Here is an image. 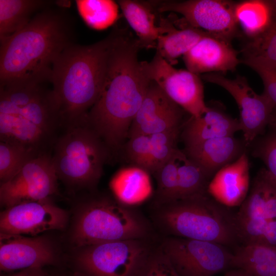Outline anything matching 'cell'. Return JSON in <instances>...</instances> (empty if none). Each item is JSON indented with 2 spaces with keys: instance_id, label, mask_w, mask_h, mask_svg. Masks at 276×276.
Here are the masks:
<instances>
[{
  "instance_id": "5bb4252c",
  "label": "cell",
  "mask_w": 276,
  "mask_h": 276,
  "mask_svg": "<svg viewBox=\"0 0 276 276\" xmlns=\"http://www.w3.org/2000/svg\"><path fill=\"white\" fill-rule=\"evenodd\" d=\"M67 215L50 198L24 202L6 208L0 215L1 233L34 236L44 231L63 228Z\"/></svg>"
},
{
  "instance_id": "f546056e",
  "label": "cell",
  "mask_w": 276,
  "mask_h": 276,
  "mask_svg": "<svg viewBox=\"0 0 276 276\" xmlns=\"http://www.w3.org/2000/svg\"><path fill=\"white\" fill-rule=\"evenodd\" d=\"M180 150L163 164L154 174L157 183L154 206L178 199V158Z\"/></svg>"
},
{
  "instance_id": "52a82bcc",
  "label": "cell",
  "mask_w": 276,
  "mask_h": 276,
  "mask_svg": "<svg viewBox=\"0 0 276 276\" xmlns=\"http://www.w3.org/2000/svg\"><path fill=\"white\" fill-rule=\"evenodd\" d=\"M111 158L106 144L85 121L64 129L52 152L58 179L78 189H95Z\"/></svg>"
},
{
  "instance_id": "d4e9b609",
  "label": "cell",
  "mask_w": 276,
  "mask_h": 276,
  "mask_svg": "<svg viewBox=\"0 0 276 276\" xmlns=\"http://www.w3.org/2000/svg\"><path fill=\"white\" fill-rule=\"evenodd\" d=\"M148 174L136 166L121 170L110 182L113 196L120 202L130 206L143 202L152 192Z\"/></svg>"
},
{
  "instance_id": "1f68e13d",
  "label": "cell",
  "mask_w": 276,
  "mask_h": 276,
  "mask_svg": "<svg viewBox=\"0 0 276 276\" xmlns=\"http://www.w3.org/2000/svg\"><path fill=\"white\" fill-rule=\"evenodd\" d=\"M180 128L150 135L151 149L145 170L154 174L158 168L169 159L177 149L176 143Z\"/></svg>"
},
{
  "instance_id": "f1b7e54d",
  "label": "cell",
  "mask_w": 276,
  "mask_h": 276,
  "mask_svg": "<svg viewBox=\"0 0 276 276\" xmlns=\"http://www.w3.org/2000/svg\"><path fill=\"white\" fill-rule=\"evenodd\" d=\"M79 12L89 27L102 30L112 25L119 16V4L110 0L76 1Z\"/></svg>"
},
{
  "instance_id": "4fadbf2b",
  "label": "cell",
  "mask_w": 276,
  "mask_h": 276,
  "mask_svg": "<svg viewBox=\"0 0 276 276\" xmlns=\"http://www.w3.org/2000/svg\"><path fill=\"white\" fill-rule=\"evenodd\" d=\"M202 78L223 88L234 98L240 111L239 121L244 142L246 146L250 145L268 126L274 110L271 103L263 94H257L243 76L229 79L212 73L204 74Z\"/></svg>"
},
{
  "instance_id": "d6986e66",
  "label": "cell",
  "mask_w": 276,
  "mask_h": 276,
  "mask_svg": "<svg viewBox=\"0 0 276 276\" xmlns=\"http://www.w3.org/2000/svg\"><path fill=\"white\" fill-rule=\"evenodd\" d=\"M245 144L233 136L207 140L185 148V153L210 178L245 152Z\"/></svg>"
},
{
  "instance_id": "cb8c5ba5",
  "label": "cell",
  "mask_w": 276,
  "mask_h": 276,
  "mask_svg": "<svg viewBox=\"0 0 276 276\" xmlns=\"http://www.w3.org/2000/svg\"><path fill=\"white\" fill-rule=\"evenodd\" d=\"M237 25L251 40L263 34L276 20L271 1L248 0L235 3Z\"/></svg>"
},
{
  "instance_id": "277c9868",
  "label": "cell",
  "mask_w": 276,
  "mask_h": 276,
  "mask_svg": "<svg viewBox=\"0 0 276 276\" xmlns=\"http://www.w3.org/2000/svg\"><path fill=\"white\" fill-rule=\"evenodd\" d=\"M112 33L96 43H73L56 61L50 83L64 129L82 123L100 94Z\"/></svg>"
},
{
  "instance_id": "8fae6325",
  "label": "cell",
  "mask_w": 276,
  "mask_h": 276,
  "mask_svg": "<svg viewBox=\"0 0 276 276\" xmlns=\"http://www.w3.org/2000/svg\"><path fill=\"white\" fill-rule=\"evenodd\" d=\"M58 179L52 154L39 155L11 179L1 183V203L7 208L49 198L58 191Z\"/></svg>"
},
{
  "instance_id": "6da1fadb",
  "label": "cell",
  "mask_w": 276,
  "mask_h": 276,
  "mask_svg": "<svg viewBox=\"0 0 276 276\" xmlns=\"http://www.w3.org/2000/svg\"><path fill=\"white\" fill-rule=\"evenodd\" d=\"M112 32L101 91L86 123L99 135L111 158L121 150L151 81L138 60L140 47L128 32Z\"/></svg>"
},
{
  "instance_id": "f35d334b",
  "label": "cell",
  "mask_w": 276,
  "mask_h": 276,
  "mask_svg": "<svg viewBox=\"0 0 276 276\" xmlns=\"http://www.w3.org/2000/svg\"><path fill=\"white\" fill-rule=\"evenodd\" d=\"M7 276H48L41 269V268H32L23 269L13 274Z\"/></svg>"
},
{
  "instance_id": "74e56055",
  "label": "cell",
  "mask_w": 276,
  "mask_h": 276,
  "mask_svg": "<svg viewBox=\"0 0 276 276\" xmlns=\"http://www.w3.org/2000/svg\"><path fill=\"white\" fill-rule=\"evenodd\" d=\"M257 244H265L276 248V219L267 221L263 234Z\"/></svg>"
},
{
  "instance_id": "b9f144b4",
  "label": "cell",
  "mask_w": 276,
  "mask_h": 276,
  "mask_svg": "<svg viewBox=\"0 0 276 276\" xmlns=\"http://www.w3.org/2000/svg\"><path fill=\"white\" fill-rule=\"evenodd\" d=\"M271 2L276 13V0H272Z\"/></svg>"
},
{
  "instance_id": "83f0119b",
  "label": "cell",
  "mask_w": 276,
  "mask_h": 276,
  "mask_svg": "<svg viewBox=\"0 0 276 276\" xmlns=\"http://www.w3.org/2000/svg\"><path fill=\"white\" fill-rule=\"evenodd\" d=\"M178 199L206 193L210 179L203 170L179 151L178 158Z\"/></svg>"
},
{
  "instance_id": "4316f807",
  "label": "cell",
  "mask_w": 276,
  "mask_h": 276,
  "mask_svg": "<svg viewBox=\"0 0 276 276\" xmlns=\"http://www.w3.org/2000/svg\"><path fill=\"white\" fill-rule=\"evenodd\" d=\"M52 3L43 0H0V40L21 30L35 16L33 14Z\"/></svg>"
},
{
  "instance_id": "44dd1931",
  "label": "cell",
  "mask_w": 276,
  "mask_h": 276,
  "mask_svg": "<svg viewBox=\"0 0 276 276\" xmlns=\"http://www.w3.org/2000/svg\"><path fill=\"white\" fill-rule=\"evenodd\" d=\"M276 219V183L265 168L254 179L248 194L236 214V220Z\"/></svg>"
},
{
  "instance_id": "7c38bea8",
  "label": "cell",
  "mask_w": 276,
  "mask_h": 276,
  "mask_svg": "<svg viewBox=\"0 0 276 276\" xmlns=\"http://www.w3.org/2000/svg\"><path fill=\"white\" fill-rule=\"evenodd\" d=\"M235 5L234 2L221 0L156 2L158 12L178 13L189 26L229 41L235 35L238 27Z\"/></svg>"
},
{
  "instance_id": "9c48e42d",
  "label": "cell",
  "mask_w": 276,
  "mask_h": 276,
  "mask_svg": "<svg viewBox=\"0 0 276 276\" xmlns=\"http://www.w3.org/2000/svg\"><path fill=\"white\" fill-rule=\"evenodd\" d=\"M159 245L179 276H213L231 267L233 254L218 243L166 236Z\"/></svg>"
},
{
  "instance_id": "ab89813d",
  "label": "cell",
  "mask_w": 276,
  "mask_h": 276,
  "mask_svg": "<svg viewBox=\"0 0 276 276\" xmlns=\"http://www.w3.org/2000/svg\"><path fill=\"white\" fill-rule=\"evenodd\" d=\"M224 276H253L246 271L238 268L228 271Z\"/></svg>"
},
{
  "instance_id": "ba28073f",
  "label": "cell",
  "mask_w": 276,
  "mask_h": 276,
  "mask_svg": "<svg viewBox=\"0 0 276 276\" xmlns=\"http://www.w3.org/2000/svg\"><path fill=\"white\" fill-rule=\"evenodd\" d=\"M153 245L151 239L90 245L83 247L77 263L85 276H136Z\"/></svg>"
},
{
  "instance_id": "60d3db41",
  "label": "cell",
  "mask_w": 276,
  "mask_h": 276,
  "mask_svg": "<svg viewBox=\"0 0 276 276\" xmlns=\"http://www.w3.org/2000/svg\"><path fill=\"white\" fill-rule=\"evenodd\" d=\"M268 127L270 131L276 132V109L273 110L271 115Z\"/></svg>"
},
{
  "instance_id": "8d00e7d4",
  "label": "cell",
  "mask_w": 276,
  "mask_h": 276,
  "mask_svg": "<svg viewBox=\"0 0 276 276\" xmlns=\"http://www.w3.org/2000/svg\"><path fill=\"white\" fill-rule=\"evenodd\" d=\"M241 62L258 74L264 85L263 94L271 103L274 110L276 109V68L249 58L243 57Z\"/></svg>"
},
{
  "instance_id": "ac0fdd59",
  "label": "cell",
  "mask_w": 276,
  "mask_h": 276,
  "mask_svg": "<svg viewBox=\"0 0 276 276\" xmlns=\"http://www.w3.org/2000/svg\"><path fill=\"white\" fill-rule=\"evenodd\" d=\"M249 186V163L247 154L244 152L216 172L208 183L206 193L221 204L234 207L243 203Z\"/></svg>"
},
{
  "instance_id": "5b68a950",
  "label": "cell",
  "mask_w": 276,
  "mask_h": 276,
  "mask_svg": "<svg viewBox=\"0 0 276 276\" xmlns=\"http://www.w3.org/2000/svg\"><path fill=\"white\" fill-rule=\"evenodd\" d=\"M154 208L153 220L164 237L212 242L224 246L239 241L236 214L207 193Z\"/></svg>"
},
{
  "instance_id": "d6a6232c",
  "label": "cell",
  "mask_w": 276,
  "mask_h": 276,
  "mask_svg": "<svg viewBox=\"0 0 276 276\" xmlns=\"http://www.w3.org/2000/svg\"><path fill=\"white\" fill-rule=\"evenodd\" d=\"M243 57L256 59L276 68V20L259 37L244 48Z\"/></svg>"
},
{
  "instance_id": "603a6c76",
  "label": "cell",
  "mask_w": 276,
  "mask_h": 276,
  "mask_svg": "<svg viewBox=\"0 0 276 276\" xmlns=\"http://www.w3.org/2000/svg\"><path fill=\"white\" fill-rule=\"evenodd\" d=\"M117 3L128 24L135 33L140 48H156L161 33L160 27L155 22L154 8H156V2L120 0Z\"/></svg>"
},
{
  "instance_id": "8992f818",
  "label": "cell",
  "mask_w": 276,
  "mask_h": 276,
  "mask_svg": "<svg viewBox=\"0 0 276 276\" xmlns=\"http://www.w3.org/2000/svg\"><path fill=\"white\" fill-rule=\"evenodd\" d=\"M80 211L73 234L80 246L154 237L151 225L141 213L113 196L90 198Z\"/></svg>"
},
{
  "instance_id": "d590c367",
  "label": "cell",
  "mask_w": 276,
  "mask_h": 276,
  "mask_svg": "<svg viewBox=\"0 0 276 276\" xmlns=\"http://www.w3.org/2000/svg\"><path fill=\"white\" fill-rule=\"evenodd\" d=\"M252 154L263 161L266 167L265 169L276 183V132L270 131L260 139Z\"/></svg>"
},
{
  "instance_id": "2e32d148",
  "label": "cell",
  "mask_w": 276,
  "mask_h": 276,
  "mask_svg": "<svg viewBox=\"0 0 276 276\" xmlns=\"http://www.w3.org/2000/svg\"><path fill=\"white\" fill-rule=\"evenodd\" d=\"M51 243L44 237L0 233V268L9 271L41 268L54 260Z\"/></svg>"
},
{
  "instance_id": "ffe728a7",
  "label": "cell",
  "mask_w": 276,
  "mask_h": 276,
  "mask_svg": "<svg viewBox=\"0 0 276 276\" xmlns=\"http://www.w3.org/2000/svg\"><path fill=\"white\" fill-rule=\"evenodd\" d=\"M240 130L238 119L232 118L220 109L209 106L200 117H191L183 128L181 137L187 148L207 140L233 136Z\"/></svg>"
},
{
  "instance_id": "e0dca14e",
  "label": "cell",
  "mask_w": 276,
  "mask_h": 276,
  "mask_svg": "<svg viewBox=\"0 0 276 276\" xmlns=\"http://www.w3.org/2000/svg\"><path fill=\"white\" fill-rule=\"evenodd\" d=\"M183 58L187 70L197 75L233 71L241 62L229 41L209 34L203 37Z\"/></svg>"
},
{
  "instance_id": "3957f363",
  "label": "cell",
  "mask_w": 276,
  "mask_h": 276,
  "mask_svg": "<svg viewBox=\"0 0 276 276\" xmlns=\"http://www.w3.org/2000/svg\"><path fill=\"white\" fill-rule=\"evenodd\" d=\"M43 84L0 87V141L52 154L64 128L52 89Z\"/></svg>"
},
{
  "instance_id": "484cf974",
  "label": "cell",
  "mask_w": 276,
  "mask_h": 276,
  "mask_svg": "<svg viewBox=\"0 0 276 276\" xmlns=\"http://www.w3.org/2000/svg\"><path fill=\"white\" fill-rule=\"evenodd\" d=\"M231 267L253 276H276V248L265 244H243L233 254Z\"/></svg>"
},
{
  "instance_id": "7a4b0ae2",
  "label": "cell",
  "mask_w": 276,
  "mask_h": 276,
  "mask_svg": "<svg viewBox=\"0 0 276 276\" xmlns=\"http://www.w3.org/2000/svg\"><path fill=\"white\" fill-rule=\"evenodd\" d=\"M50 7L1 40L0 86L50 82L56 61L74 43L73 26L67 12Z\"/></svg>"
},
{
  "instance_id": "e575fe53",
  "label": "cell",
  "mask_w": 276,
  "mask_h": 276,
  "mask_svg": "<svg viewBox=\"0 0 276 276\" xmlns=\"http://www.w3.org/2000/svg\"><path fill=\"white\" fill-rule=\"evenodd\" d=\"M128 138L123 147L126 158L134 166L145 170L151 149L150 135L137 134Z\"/></svg>"
},
{
  "instance_id": "7402d4cb",
  "label": "cell",
  "mask_w": 276,
  "mask_h": 276,
  "mask_svg": "<svg viewBox=\"0 0 276 276\" xmlns=\"http://www.w3.org/2000/svg\"><path fill=\"white\" fill-rule=\"evenodd\" d=\"M158 26L161 33L156 42V53L171 65L209 34L189 25L187 27L177 29L169 19L161 16Z\"/></svg>"
},
{
  "instance_id": "836d02e7",
  "label": "cell",
  "mask_w": 276,
  "mask_h": 276,
  "mask_svg": "<svg viewBox=\"0 0 276 276\" xmlns=\"http://www.w3.org/2000/svg\"><path fill=\"white\" fill-rule=\"evenodd\" d=\"M136 276H179L160 245L154 246Z\"/></svg>"
},
{
  "instance_id": "9a60e30c",
  "label": "cell",
  "mask_w": 276,
  "mask_h": 276,
  "mask_svg": "<svg viewBox=\"0 0 276 276\" xmlns=\"http://www.w3.org/2000/svg\"><path fill=\"white\" fill-rule=\"evenodd\" d=\"M183 111L151 81L131 124L128 137L137 134L151 135L180 128Z\"/></svg>"
},
{
  "instance_id": "4dcf8cb0",
  "label": "cell",
  "mask_w": 276,
  "mask_h": 276,
  "mask_svg": "<svg viewBox=\"0 0 276 276\" xmlns=\"http://www.w3.org/2000/svg\"><path fill=\"white\" fill-rule=\"evenodd\" d=\"M38 155L20 144L0 141L1 183L13 177L30 160Z\"/></svg>"
},
{
  "instance_id": "30bf717a",
  "label": "cell",
  "mask_w": 276,
  "mask_h": 276,
  "mask_svg": "<svg viewBox=\"0 0 276 276\" xmlns=\"http://www.w3.org/2000/svg\"><path fill=\"white\" fill-rule=\"evenodd\" d=\"M141 65L148 79L191 117H200L208 110L199 75L175 68L157 53L151 61H142Z\"/></svg>"
}]
</instances>
